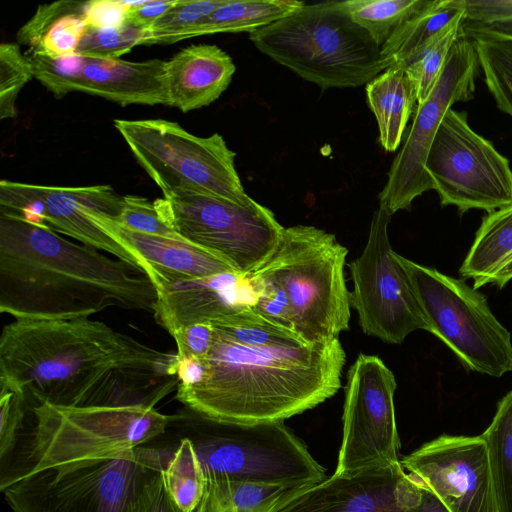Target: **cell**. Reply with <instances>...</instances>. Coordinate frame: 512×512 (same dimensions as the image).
<instances>
[{
	"instance_id": "6da1fadb",
	"label": "cell",
	"mask_w": 512,
	"mask_h": 512,
	"mask_svg": "<svg viewBox=\"0 0 512 512\" xmlns=\"http://www.w3.org/2000/svg\"><path fill=\"white\" fill-rule=\"evenodd\" d=\"M177 363L176 353L89 318L15 320L0 336V387L36 404L154 407L178 387Z\"/></svg>"
},
{
	"instance_id": "7a4b0ae2",
	"label": "cell",
	"mask_w": 512,
	"mask_h": 512,
	"mask_svg": "<svg viewBox=\"0 0 512 512\" xmlns=\"http://www.w3.org/2000/svg\"><path fill=\"white\" fill-rule=\"evenodd\" d=\"M157 299L133 265L0 212L1 313L16 320L88 318L109 307L153 313Z\"/></svg>"
},
{
	"instance_id": "3957f363",
	"label": "cell",
	"mask_w": 512,
	"mask_h": 512,
	"mask_svg": "<svg viewBox=\"0 0 512 512\" xmlns=\"http://www.w3.org/2000/svg\"><path fill=\"white\" fill-rule=\"evenodd\" d=\"M215 333L203 379L177 387V399L200 418L283 422L331 398L341 386L346 355L338 338L291 347L248 345Z\"/></svg>"
},
{
	"instance_id": "277c9868",
	"label": "cell",
	"mask_w": 512,
	"mask_h": 512,
	"mask_svg": "<svg viewBox=\"0 0 512 512\" xmlns=\"http://www.w3.org/2000/svg\"><path fill=\"white\" fill-rule=\"evenodd\" d=\"M263 54L321 89L367 84L386 70L381 47L342 1L304 4L249 33Z\"/></svg>"
},
{
	"instance_id": "5b68a950",
	"label": "cell",
	"mask_w": 512,
	"mask_h": 512,
	"mask_svg": "<svg viewBox=\"0 0 512 512\" xmlns=\"http://www.w3.org/2000/svg\"><path fill=\"white\" fill-rule=\"evenodd\" d=\"M347 254L334 234L300 224L284 227L273 252L252 271L285 292L293 329L306 343L338 338L350 328Z\"/></svg>"
},
{
	"instance_id": "8992f818",
	"label": "cell",
	"mask_w": 512,
	"mask_h": 512,
	"mask_svg": "<svg viewBox=\"0 0 512 512\" xmlns=\"http://www.w3.org/2000/svg\"><path fill=\"white\" fill-rule=\"evenodd\" d=\"M174 450L140 446L101 459L1 481L13 512H136L140 493Z\"/></svg>"
},
{
	"instance_id": "52a82bcc",
	"label": "cell",
	"mask_w": 512,
	"mask_h": 512,
	"mask_svg": "<svg viewBox=\"0 0 512 512\" xmlns=\"http://www.w3.org/2000/svg\"><path fill=\"white\" fill-rule=\"evenodd\" d=\"M33 414L30 465L19 474L107 458L144 446L164 433L173 420L155 407L142 405L60 407L42 403L33 406Z\"/></svg>"
},
{
	"instance_id": "ba28073f",
	"label": "cell",
	"mask_w": 512,
	"mask_h": 512,
	"mask_svg": "<svg viewBox=\"0 0 512 512\" xmlns=\"http://www.w3.org/2000/svg\"><path fill=\"white\" fill-rule=\"evenodd\" d=\"M113 124L163 194L190 191L240 205L252 200L237 173L236 153L220 134L196 136L164 119H115Z\"/></svg>"
},
{
	"instance_id": "9c48e42d",
	"label": "cell",
	"mask_w": 512,
	"mask_h": 512,
	"mask_svg": "<svg viewBox=\"0 0 512 512\" xmlns=\"http://www.w3.org/2000/svg\"><path fill=\"white\" fill-rule=\"evenodd\" d=\"M201 419L203 428L190 439L206 480L303 489L326 478L325 468L283 422Z\"/></svg>"
},
{
	"instance_id": "30bf717a",
	"label": "cell",
	"mask_w": 512,
	"mask_h": 512,
	"mask_svg": "<svg viewBox=\"0 0 512 512\" xmlns=\"http://www.w3.org/2000/svg\"><path fill=\"white\" fill-rule=\"evenodd\" d=\"M429 332L470 370L492 377L512 371V338L484 294L465 280L409 260L398 253Z\"/></svg>"
},
{
	"instance_id": "8fae6325",
	"label": "cell",
	"mask_w": 512,
	"mask_h": 512,
	"mask_svg": "<svg viewBox=\"0 0 512 512\" xmlns=\"http://www.w3.org/2000/svg\"><path fill=\"white\" fill-rule=\"evenodd\" d=\"M154 205L185 240L224 259L241 274L259 267L275 249L284 227L267 207L245 205L190 191L164 193Z\"/></svg>"
},
{
	"instance_id": "7c38bea8",
	"label": "cell",
	"mask_w": 512,
	"mask_h": 512,
	"mask_svg": "<svg viewBox=\"0 0 512 512\" xmlns=\"http://www.w3.org/2000/svg\"><path fill=\"white\" fill-rule=\"evenodd\" d=\"M425 170L442 206L460 213H488L512 205L509 161L476 133L467 115L452 108L445 114L430 146Z\"/></svg>"
},
{
	"instance_id": "4fadbf2b",
	"label": "cell",
	"mask_w": 512,
	"mask_h": 512,
	"mask_svg": "<svg viewBox=\"0 0 512 512\" xmlns=\"http://www.w3.org/2000/svg\"><path fill=\"white\" fill-rule=\"evenodd\" d=\"M391 214L381 205L374 211L362 253L349 264L353 283L350 305L363 333L390 343H402L416 330L429 332L410 280L392 249Z\"/></svg>"
},
{
	"instance_id": "5bb4252c",
	"label": "cell",
	"mask_w": 512,
	"mask_h": 512,
	"mask_svg": "<svg viewBox=\"0 0 512 512\" xmlns=\"http://www.w3.org/2000/svg\"><path fill=\"white\" fill-rule=\"evenodd\" d=\"M393 372L375 355L359 354L344 387L343 437L335 474L400 462Z\"/></svg>"
},
{
	"instance_id": "9a60e30c",
	"label": "cell",
	"mask_w": 512,
	"mask_h": 512,
	"mask_svg": "<svg viewBox=\"0 0 512 512\" xmlns=\"http://www.w3.org/2000/svg\"><path fill=\"white\" fill-rule=\"evenodd\" d=\"M479 64L474 43L464 31L452 46L429 96L416 106L404 144L394 158L379 205L391 215L409 210L413 200L433 189L425 162L437 130L451 106L473 98Z\"/></svg>"
},
{
	"instance_id": "2e32d148",
	"label": "cell",
	"mask_w": 512,
	"mask_h": 512,
	"mask_svg": "<svg viewBox=\"0 0 512 512\" xmlns=\"http://www.w3.org/2000/svg\"><path fill=\"white\" fill-rule=\"evenodd\" d=\"M122 202L123 196L109 185L59 187L10 180L0 182V212L44 224L83 245L108 252L143 272L139 261L102 231L86 213L90 209L116 218Z\"/></svg>"
},
{
	"instance_id": "e0dca14e",
	"label": "cell",
	"mask_w": 512,
	"mask_h": 512,
	"mask_svg": "<svg viewBox=\"0 0 512 512\" xmlns=\"http://www.w3.org/2000/svg\"><path fill=\"white\" fill-rule=\"evenodd\" d=\"M34 77L55 97L74 91L121 105H168L166 61L132 62L83 56L50 57L27 52Z\"/></svg>"
},
{
	"instance_id": "ac0fdd59",
	"label": "cell",
	"mask_w": 512,
	"mask_h": 512,
	"mask_svg": "<svg viewBox=\"0 0 512 512\" xmlns=\"http://www.w3.org/2000/svg\"><path fill=\"white\" fill-rule=\"evenodd\" d=\"M450 512H499L485 441L443 434L401 460Z\"/></svg>"
},
{
	"instance_id": "d6986e66",
	"label": "cell",
	"mask_w": 512,
	"mask_h": 512,
	"mask_svg": "<svg viewBox=\"0 0 512 512\" xmlns=\"http://www.w3.org/2000/svg\"><path fill=\"white\" fill-rule=\"evenodd\" d=\"M420 486L401 462L333 474L284 499L271 512H418Z\"/></svg>"
},
{
	"instance_id": "ffe728a7",
	"label": "cell",
	"mask_w": 512,
	"mask_h": 512,
	"mask_svg": "<svg viewBox=\"0 0 512 512\" xmlns=\"http://www.w3.org/2000/svg\"><path fill=\"white\" fill-rule=\"evenodd\" d=\"M153 315L170 335L176 330L251 309L255 292L246 274L235 271L214 276L162 281Z\"/></svg>"
},
{
	"instance_id": "44dd1931",
	"label": "cell",
	"mask_w": 512,
	"mask_h": 512,
	"mask_svg": "<svg viewBox=\"0 0 512 512\" xmlns=\"http://www.w3.org/2000/svg\"><path fill=\"white\" fill-rule=\"evenodd\" d=\"M86 213L139 261L155 287L162 281L199 279L235 271L221 257L187 240L132 230L99 211L89 209Z\"/></svg>"
},
{
	"instance_id": "7402d4cb",
	"label": "cell",
	"mask_w": 512,
	"mask_h": 512,
	"mask_svg": "<svg viewBox=\"0 0 512 512\" xmlns=\"http://www.w3.org/2000/svg\"><path fill=\"white\" fill-rule=\"evenodd\" d=\"M236 66L220 47L191 45L166 61L168 106L182 112L216 101L228 88Z\"/></svg>"
},
{
	"instance_id": "603a6c76",
	"label": "cell",
	"mask_w": 512,
	"mask_h": 512,
	"mask_svg": "<svg viewBox=\"0 0 512 512\" xmlns=\"http://www.w3.org/2000/svg\"><path fill=\"white\" fill-rule=\"evenodd\" d=\"M85 2L58 1L38 7L36 13L17 33V41L28 51L50 57L76 54L87 29Z\"/></svg>"
},
{
	"instance_id": "cb8c5ba5",
	"label": "cell",
	"mask_w": 512,
	"mask_h": 512,
	"mask_svg": "<svg viewBox=\"0 0 512 512\" xmlns=\"http://www.w3.org/2000/svg\"><path fill=\"white\" fill-rule=\"evenodd\" d=\"M365 91L377 121L380 144L387 152H394L417 103L415 87L404 68L392 66L369 81Z\"/></svg>"
},
{
	"instance_id": "d4e9b609",
	"label": "cell",
	"mask_w": 512,
	"mask_h": 512,
	"mask_svg": "<svg viewBox=\"0 0 512 512\" xmlns=\"http://www.w3.org/2000/svg\"><path fill=\"white\" fill-rule=\"evenodd\" d=\"M512 255V205L488 213L475 234L459 273L480 289Z\"/></svg>"
},
{
	"instance_id": "484cf974",
	"label": "cell",
	"mask_w": 512,
	"mask_h": 512,
	"mask_svg": "<svg viewBox=\"0 0 512 512\" xmlns=\"http://www.w3.org/2000/svg\"><path fill=\"white\" fill-rule=\"evenodd\" d=\"M304 4L297 0H224L185 39L216 33H250L288 16Z\"/></svg>"
},
{
	"instance_id": "4316f807",
	"label": "cell",
	"mask_w": 512,
	"mask_h": 512,
	"mask_svg": "<svg viewBox=\"0 0 512 512\" xmlns=\"http://www.w3.org/2000/svg\"><path fill=\"white\" fill-rule=\"evenodd\" d=\"M465 12V0H431L427 7L400 25L381 47L385 68L401 66Z\"/></svg>"
},
{
	"instance_id": "83f0119b",
	"label": "cell",
	"mask_w": 512,
	"mask_h": 512,
	"mask_svg": "<svg viewBox=\"0 0 512 512\" xmlns=\"http://www.w3.org/2000/svg\"><path fill=\"white\" fill-rule=\"evenodd\" d=\"M301 489L226 480H206L203 497L193 512H271Z\"/></svg>"
},
{
	"instance_id": "f1b7e54d",
	"label": "cell",
	"mask_w": 512,
	"mask_h": 512,
	"mask_svg": "<svg viewBox=\"0 0 512 512\" xmlns=\"http://www.w3.org/2000/svg\"><path fill=\"white\" fill-rule=\"evenodd\" d=\"M485 441L499 512H512V390L498 403Z\"/></svg>"
},
{
	"instance_id": "f546056e",
	"label": "cell",
	"mask_w": 512,
	"mask_h": 512,
	"mask_svg": "<svg viewBox=\"0 0 512 512\" xmlns=\"http://www.w3.org/2000/svg\"><path fill=\"white\" fill-rule=\"evenodd\" d=\"M474 43L486 86L498 108L512 117V38L465 35Z\"/></svg>"
},
{
	"instance_id": "4dcf8cb0",
	"label": "cell",
	"mask_w": 512,
	"mask_h": 512,
	"mask_svg": "<svg viewBox=\"0 0 512 512\" xmlns=\"http://www.w3.org/2000/svg\"><path fill=\"white\" fill-rule=\"evenodd\" d=\"M466 12L457 16L401 66L412 81L417 104L431 93L448 59L454 43L463 33Z\"/></svg>"
},
{
	"instance_id": "1f68e13d",
	"label": "cell",
	"mask_w": 512,
	"mask_h": 512,
	"mask_svg": "<svg viewBox=\"0 0 512 512\" xmlns=\"http://www.w3.org/2000/svg\"><path fill=\"white\" fill-rule=\"evenodd\" d=\"M162 475L176 509L193 512L203 497L206 478L190 438L180 441Z\"/></svg>"
},
{
	"instance_id": "d6a6232c",
	"label": "cell",
	"mask_w": 512,
	"mask_h": 512,
	"mask_svg": "<svg viewBox=\"0 0 512 512\" xmlns=\"http://www.w3.org/2000/svg\"><path fill=\"white\" fill-rule=\"evenodd\" d=\"M431 0H345L352 19L382 47L405 21L429 5Z\"/></svg>"
},
{
	"instance_id": "836d02e7",
	"label": "cell",
	"mask_w": 512,
	"mask_h": 512,
	"mask_svg": "<svg viewBox=\"0 0 512 512\" xmlns=\"http://www.w3.org/2000/svg\"><path fill=\"white\" fill-rule=\"evenodd\" d=\"M224 0H175L174 4L147 29L140 45L171 44L187 33Z\"/></svg>"
},
{
	"instance_id": "e575fe53",
	"label": "cell",
	"mask_w": 512,
	"mask_h": 512,
	"mask_svg": "<svg viewBox=\"0 0 512 512\" xmlns=\"http://www.w3.org/2000/svg\"><path fill=\"white\" fill-rule=\"evenodd\" d=\"M34 77L28 57L16 43L0 46V118H13L17 113L16 100L21 89Z\"/></svg>"
},
{
	"instance_id": "d590c367",
	"label": "cell",
	"mask_w": 512,
	"mask_h": 512,
	"mask_svg": "<svg viewBox=\"0 0 512 512\" xmlns=\"http://www.w3.org/2000/svg\"><path fill=\"white\" fill-rule=\"evenodd\" d=\"M144 29L128 21L116 28L87 27L77 48L83 56L119 59L134 46L140 45Z\"/></svg>"
},
{
	"instance_id": "8d00e7d4",
	"label": "cell",
	"mask_w": 512,
	"mask_h": 512,
	"mask_svg": "<svg viewBox=\"0 0 512 512\" xmlns=\"http://www.w3.org/2000/svg\"><path fill=\"white\" fill-rule=\"evenodd\" d=\"M465 35L489 34L512 38V0H465Z\"/></svg>"
},
{
	"instance_id": "74e56055",
	"label": "cell",
	"mask_w": 512,
	"mask_h": 512,
	"mask_svg": "<svg viewBox=\"0 0 512 512\" xmlns=\"http://www.w3.org/2000/svg\"><path fill=\"white\" fill-rule=\"evenodd\" d=\"M113 219L121 225L139 232L184 239L162 220L154 203L138 195L123 196L121 211Z\"/></svg>"
},
{
	"instance_id": "f35d334b",
	"label": "cell",
	"mask_w": 512,
	"mask_h": 512,
	"mask_svg": "<svg viewBox=\"0 0 512 512\" xmlns=\"http://www.w3.org/2000/svg\"><path fill=\"white\" fill-rule=\"evenodd\" d=\"M26 394L20 389L0 387V457L3 461L15 448L25 416Z\"/></svg>"
},
{
	"instance_id": "ab89813d",
	"label": "cell",
	"mask_w": 512,
	"mask_h": 512,
	"mask_svg": "<svg viewBox=\"0 0 512 512\" xmlns=\"http://www.w3.org/2000/svg\"><path fill=\"white\" fill-rule=\"evenodd\" d=\"M215 329L210 322L196 323L176 330L171 336L177 346L178 360H205L215 341Z\"/></svg>"
},
{
	"instance_id": "60d3db41",
	"label": "cell",
	"mask_w": 512,
	"mask_h": 512,
	"mask_svg": "<svg viewBox=\"0 0 512 512\" xmlns=\"http://www.w3.org/2000/svg\"><path fill=\"white\" fill-rule=\"evenodd\" d=\"M129 7L128 1H86L83 16L89 28H116L126 22Z\"/></svg>"
},
{
	"instance_id": "b9f144b4",
	"label": "cell",
	"mask_w": 512,
	"mask_h": 512,
	"mask_svg": "<svg viewBox=\"0 0 512 512\" xmlns=\"http://www.w3.org/2000/svg\"><path fill=\"white\" fill-rule=\"evenodd\" d=\"M162 472L151 477L143 487L136 512H179L165 489Z\"/></svg>"
},
{
	"instance_id": "7bdbcfd3",
	"label": "cell",
	"mask_w": 512,
	"mask_h": 512,
	"mask_svg": "<svg viewBox=\"0 0 512 512\" xmlns=\"http://www.w3.org/2000/svg\"><path fill=\"white\" fill-rule=\"evenodd\" d=\"M174 2L175 0L130 2L126 21L143 29H147L154 21L162 16Z\"/></svg>"
},
{
	"instance_id": "ee69618b",
	"label": "cell",
	"mask_w": 512,
	"mask_h": 512,
	"mask_svg": "<svg viewBox=\"0 0 512 512\" xmlns=\"http://www.w3.org/2000/svg\"><path fill=\"white\" fill-rule=\"evenodd\" d=\"M205 374L204 360L186 358L178 360L177 377L179 385L192 386L199 383Z\"/></svg>"
},
{
	"instance_id": "f6af8a7d",
	"label": "cell",
	"mask_w": 512,
	"mask_h": 512,
	"mask_svg": "<svg viewBox=\"0 0 512 512\" xmlns=\"http://www.w3.org/2000/svg\"><path fill=\"white\" fill-rule=\"evenodd\" d=\"M417 481L419 482V486H420L418 512H450V510L436 496V494H434L430 489H428L418 479H417Z\"/></svg>"
},
{
	"instance_id": "bcb514c9",
	"label": "cell",
	"mask_w": 512,
	"mask_h": 512,
	"mask_svg": "<svg viewBox=\"0 0 512 512\" xmlns=\"http://www.w3.org/2000/svg\"><path fill=\"white\" fill-rule=\"evenodd\" d=\"M511 280H512V255L489 278L488 284L493 283L498 288H503Z\"/></svg>"
}]
</instances>
